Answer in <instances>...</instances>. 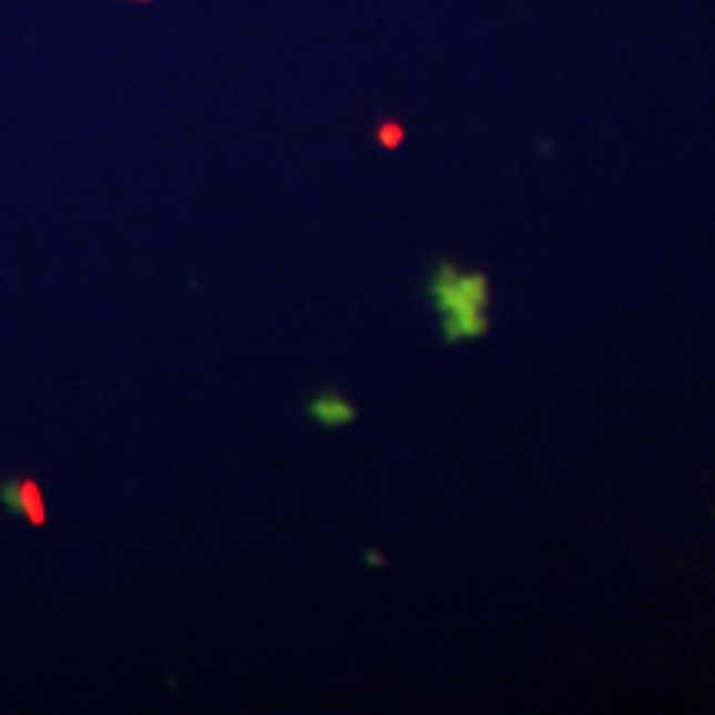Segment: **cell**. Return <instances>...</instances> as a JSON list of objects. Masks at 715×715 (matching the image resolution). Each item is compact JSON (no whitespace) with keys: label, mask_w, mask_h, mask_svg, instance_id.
Returning <instances> with one entry per match:
<instances>
[{"label":"cell","mask_w":715,"mask_h":715,"mask_svg":"<svg viewBox=\"0 0 715 715\" xmlns=\"http://www.w3.org/2000/svg\"><path fill=\"white\" fill-rule=\"evenodd\" d=\"M428 295L445 321V341L461 345L487 335L490 282L483 272H464L454 262H438L428 278Z\"/></svg>","instance_id":"1"},{"label":"cell","mask_w":715,"mask_h":715,"mask_svg":"<svg viewBox=\"0 0 715 715\" xmlns=\"http://www.w3.org/2000/svg\"><path fill=\"white\" fill-rule=\"evenodd\" d=\"M308 418L318 421L321 428H341V425H351L358 418L355 405L345 401L341 395L335 391H321L311 405H308Z\"/></svg>","instance_id":"2"},{"label":"cell","mask_w":715,"mask_h":715,"mask_svg":"<svg viewBox=\"0 0 715 715\" xmlns=\"http://www.w3.org/2000/svg\"><path fill=\"white\" fill-rule=\"evenodd\" d=\"M368 563H378V566H381V563H385V556H381V553H368Z\"/></svg>","instance_id":"3"}]
</instances>
